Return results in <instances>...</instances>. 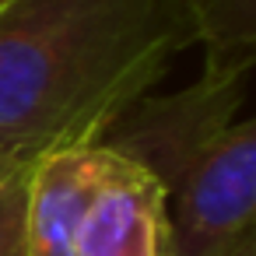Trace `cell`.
Segmentation results:
<instances>
[{
	"label": "cell",
	"mask_w": 256,
	"mask_h": 256,
	"mask_svg": "<svg viewBox=\"0 0 256 256\" xmlns=\"http://www.w3.org/2000/svg\"><path fill=\"white\" fill-rule=\"evenodd\" d=\"M196 42L190 0H8L0 8V148L50 154L102 144Z\"/></svg>",
	"instance_id": "6da1fadb"
},
{
	"label": "cell",
	"mask_w": 256,
	"mask_h": 256,
	"mask_svg": "<svg viewBox=\"0 0 256 256\" xmlns=\"http://www.w3.org/2000/svg\"><path fill=\"white\" fill-rule=\"evenodd\" d=\"M246 84V70H200L176 95L137 98L102 137L162 182L176 256H224L256 232V120L238 116Z\"/></svg>",
	"instance_id": "7a4b0ae2"
},
{
	"label": "cell",
	"mask_w": 256,
	"mask_h": 256,
	"mask_svg": "<svg viewBox=\"0 0 256 256\" xmlns=\"http://www.w3.org/2000/svg\"><path fill=\"white\" fill-rule=\"evenodd\" d=\"M4 4H8V0H0V8H4Z\"/></svg>",
	"instance_id": "ba28073f"
},
{
	"label": "cell",
	"mask_w": 256,
	"mask_h": 256,
	"mask_svg": "<svg viewBox=\"0 0 256 256\" xmlns=\"http://www.w3.org/2000/svg\"><path fill=\"white\" fill-rule=\"evenodd\" d=\"M42 154L0 148V256L28 252V190L32 172Z\"/></svg>",
	"instance_id": "8992f818"
},
{
	"label": "cell",
	"mask_w": 256,
	"mask_h": 256,
	"mask_svg": "<svg viewBox=\"0 0 256 256\" xmlns=\"http://www.w3.org/2000/svg\"><path fill=\"white\" fill-rule=\"evenodd\" d=\"M224 256H256V232H249V235H242Z\"/></svg>",
	"instance_id": "52a82bcc"
},
{
	"label": "cell",
	"mask_w": 256,
	"mask_h": 256,
	"mask_svg": "<svg viewBox=\"0 0 256 256\" xmlns=\"http://www.w3.org/2000/svg\"><path fill=\"white\" fill-rule=\"evenodd\" d=\"M70 256H176L162 182L116 154L78 228Z\"/></svg>",
	"instance_id": "3957f363"
},
{
	"label": "cell",
	"mask_w": 256,
	"mask_h": 256,
	"mask_svg": "<svg viewBox=\"0 0 256 256\" xmlns=\"http://www.w3.org/2000/svg\"><path fill=\"white\" fill-rule=\"evenodd\" d=\"M116 151L106 144L50 151L36 162L28 190V252L70 256L78 228L95 204Z\"/></svg>",
	"instance_id": "277c9868"
},
{
	"label": "cell",
	"mask_w": 256,
	"mask_h": 256,
	"mask_svg": "<svg viewBox=\"0 0 256 256\" xmlns=\"http://www.w3.org/2000/svg\"><path fill=\"white\" fill-rule=\"evenodd\" d=\"M204 70H246L256 64V0H190Z\"/></svg>",
	"instance_id": "5b68a950"
}]
</instances>
